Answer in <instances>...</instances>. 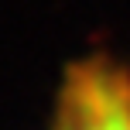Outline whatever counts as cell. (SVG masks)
<instances>
[{
  "label": "cell",
  "instance_id": "cell-1",
  "mask_svg": "<svg viewBox=\"0 0 130 130\" xmlns=\"http://www.w3.org/2000/svg\"><path fill=\"white\" fill-rule=\"evenodd\" d=\"M52 130H130V75L110 58H86L65 72Z\"/></svg>",
  "mask_w": 130,
  "mask_h": 130
}]
</instances>
